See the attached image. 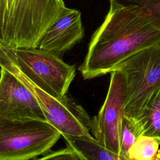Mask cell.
<instances>
[{"instance_id": "6da1fadb", "label": "cell", "mask_w": 160, "mask_h": 160, "mask_svg": "<svg viewBox=\"0 0 160 160\" xmlns=\"http://www.w3.org/2000/svg\"><path fill=\"white\" fill-rule=\"evenodd\" d=\"M102 24L93 34L79 70L84 79L110 73L138 52L160 43V19L139 6L109 0Z\"/></svg>"}, {"instance_id": "7a4b0ae2", "label": "cell", "mask_w": 160, "mask_h": 160, "mask_svg": "<svg viewBox=\"0 0 160 160\" xmlns=\"http://www.w3.org/2000/svg\"><path fill=\"white\" fill-rule=\"evenodd\" d=\"M65 8L63 0H0V46L38 48Z\"/></svg>"}, {"instance_id": "3957f363", "label": "cell", "mask_w": 160, "mask_h": 160, "mask_svg": "<svg viewBox=\"0 0 160 160\" xmlns=\"http://www.w3.org/2000/svg\"><path fill=\"white\" fill-rule=\"evenodd\" d=\"M0 53L29 81L55 98L66 96L76 75L74 65L38 48L0 46Z\"/></svg>"}, {"instance_id": "277c9868", "label": "cell", "mask_w": 160, "mask_h": 160, "mask_svg": "<svg viewBox=\"0 0 160 160\" xmlns=\"http://www.w3.org/2000/svg\"><path fill=\"white\" fill-rule=\"evenodd\" d=\"M61 136L46 121L0 117V160H30L45 154Z\"/></svg>"}, {"instance_id": "5b68a950", "label": "cell", "mask_w": 160, "mask_h": 160, "mask_svg": "<svg viewBox=\"0 0 160 160\" xmlns=\"http://www.w3.org/2000/svg\"><path fill=\"white\" fill-rule=\"evenodd\" d=\"M113 70L121 72L126 80L124 114L136 119L160 86V43L132 55Z\"/></svg>"}, {"instance_id": "8992f818", "label": "cell", "mask_w": 160, "mask_h": 160, "mask_svg": "<svg viewBox=\"0 0 160 160\" xmlns=\"http://www.w3.org/2000/svg\"><path fill=\"white\" fill-rule=\"evenodd\" d=\"M0 67L15 75L29 89L39 102L47 121L62 137L91 136V119L86 111L66 96L55 98L38 87L25 77L0 53Z\"/></svg>"}, {"instance_id": "52a82bcc", "label": "cell", "mask_w": 160, "mask_h": 160, "mask_svg": "<svg viewBox=\"0 0 160 160\" xmlns=\"http://www.w3.org/2000/svg\"><path fill=\"white\" fill-rule=\"evenodd\" d=\"M110 74L107 95L99 112L91 119V131L103 147L119 154L126 84L123 74L119 71L113 70Z\"/></svg>"}, {"instance_id": "ba28073f", "label": "cell", "mask_w": 160, "mask_h": 160, "mask_svg": "<svg viewBox=\"0 0 160 160\" xmlns=\"http://www.w3.org/2000/svg\"><path fill=\"white\" fill-rule=\"evenodd\" d=\"M0 117L46 121L37 99L15 75L1 68Z\"/></svg>"}, {"instance_id": "9c48e42d", "label": "cell", "mask_w": 160, "mask_h": 160, "mask_svg": "<svg viewBox=\"0 0 160 160\" xmlns=\"http://www.w3.org/2000/svg\"><path fill=\"white\" fill-rule=\"evenodd\" d=\"M83 36L80 11L66 7L45 32L38 48L59 56L80 41Z\"/></svg>"}, {"instance_id": "30bf717a", "label": "cell", "mask_w": 160, "mask_h": 160, "mask_svg": "<svg viewBox=\"0 0 160 160\" xmlns=\"http://www.w3.org/2000/svg\"><path fill=\"white\" fill-rule=\"evenodd\" d=\"M68 146L74 149L82 160H132L103 147L93 136L64 137Z\"/></svg>"}, {"instance_id": "8fae6325", "label": "cell", "mask_w": 160, "mask_h": 160, "mask_svg": "<svg viewBox=\"0 0 160 160\" xmlns=\"http://www.w3.org/2000/svg\"><path fill=\"white\" fill-rule=\"evenodd\" d=\"M136 122L141 135L160 141V86L148 101Z\"/></svg>"}, {"instance_id": "7c38bea8", "label": "cell", "mask_w": 160, "mask_h": 160, "mask_svg": "<svg viewBox=\"0 0 160 160\" xmlns=\"http://www.w3.org/2000/svg\"><path fill=\"white\" fill-rule=\"evenodd\" d=\"M129 158L132 160H160V141L140 136L130 148Z\"/></svg>"}, {"instance_id": "4fadbf2b", "label": "cell", "mask_w": 160, "mask_h": 160, "mask_svg": "<svg viewBox=\"0 0 160 160\" xmlns=\"http://www.w3.org/2000/svg\"><path fill=\"white\" fill-rule=\"evenodd\" d=\"M141 136L136 119L123 116L120 136L119 155L129 158V151L137 139Z\"/></svg>"}, {"instance_id": "5bb4252c", "label": "cell", "mask_w": 160, "mask_h": 160, "mask_svg": "<svg viewBox=\"0 0 160 160\" xmlns=\"http://www.w3.org/2000/svg\"><path fill=\"white\" fill-rule=\"evenodd\" d=\"M34 160H82L79 154L72 148L67 146L51 152H47L42 157Z\"/></svg>"}, {"instance_id": "9a60e30c", "label": "cell", "mask_w": 160, "mask_h": 160, "mask_svg": "<svg viewBox=\"0 0 160 160\" xmlns=\"http://www.w3.org/2000/svg\"><path fill=\"white\" fill-rule=\"evenodd\" d=\"M121 2L132 4L149 11L160 19V0H118Z\"/></svg>"}]
</instances>
